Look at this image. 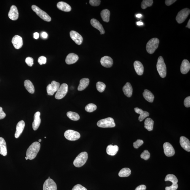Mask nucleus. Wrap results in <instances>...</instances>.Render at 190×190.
<instances>
[{
  "instance_id": "obj_43",
  "label": "nucleus",
  "mask_w": 190,
  "mask_h": 190,
  "mask_svg": "<svg viewBox=\"0 0 190 190\" xmlns=\"http://www.w3.org/2000/svg\"><path fill=\"white\" fill-rule=\"evenodd\" d=\"M38 62L40 65L43 64H45L47 62V58L46 57L44 56H41L39 57L38 59Z\"/></svg>"
},
{
  "instance_id": "obj_46",
  "label": "nucleus",
  "mask_w": 190,
  "mask_h": 190,
  "mask_svg": "<svg viewBox=\"0 0 190 190\" xmlns=\"http://www.w3.org/2000/svg\"><path fill=\"white\" fill-rule=\"evenodd\" d=\"M178 187L177 183H172V186L170 187H167L166 188V190H176Z\"/></svg>"
},
{
  "instance_id": "obj_45",
  "label": "nucleus",
  "mask_w": 190,
  "mask_h": 190,
  "mask_svg": "<svg viewBox=\"0 0 190 190\" xmlns=\"http://www.w3.org/2000/svg\"><path fill=\"white\" fill-rule=\"evenodd\" d=\"M72 190H87V189L86 188L83 187L81 185L77 184L74 186Z\"/></svg>"
},
{
  "instance_id": "obj_11",
  "label": "nucleus",
  "mask_w": 190,
  "mask_h": 190,
  "mask_svg": "<svg viewBox=\"0 0 190 190\" xmlns=\"http://www.w3.org/2000/svg\"><path fill=\"white\" fill-rule=\"evenodd\" d=\"M163 149L165 155L167 157H172L175 154V151L173 147L168 142H166L163 144Z\"/></svg>"
},
{
  "instance_id": "obj_47",
  "label": "nucleus",
  "mask_w": 190,
  "mask_h": 190,
  "mask_svg": "<svg viewBox=\"0 0 190 190\" xmlns=\"http://www.w3.org/2000/svg\"><path fill=\"white\" fill-rule=\"evenodd\" d=\"M184 105L186 107H189L190 106V96L186 98L184 102Z\"/></svg>"
},
{
  "instance_id": "obj_25",
  "label": "nucleus",
  "mask_w": 190,
  "mask_h": 190,
  "mask_svg": "<svg viewBox=\"0 0 190 190\" xmlns=\"http://www.w3.org/2000/svg\"><path fill=\"white\" fill-rule=\"evenodd\" d=\"M57 7L60 10L64 12H69L71 10V7L68 4L64 1H60L57 4Z\"/></svg>"
},
{
  "instance_id": "obj_16",
  "label": "nucleus",
  "mask_w": 190,
  "mask_h": 190,
  "mask_svg": "<svg viewBox=\"0 0 190 190\" xmlns=\"http://www.w3.org/2000/svg\"><path fill=\"white\" fill-rule=\"evenodd\" d=\"M100 63L104 67L110 68L113 65V61L111 57L104 56L101 59Z\"/></svg>"
},
{
  "instance_id": "obj_34",
  "label": "nucleus",
  "mask_w": 190,
  "mask_h": 190,
  "mask_svg": "<svg viewBox=\"0 0 190 190\" xmlns=\"http://www.w3.org/2000/svg\"><path fill=\"white\" fill-rule=\"evenodd\" d=\"M131 170L129 168H124L120 171L118 175L121 177H127L130 175Z\"/></svg>"
},
{
  "instance_id": "obj_31",
  "label": "nucleus",
  "mask_w": 190,
  "mask_h": 190,
  "mask_svg": "<svg viewBox=\"0 0 190 190\" xmlns=\"http://www.w3.org/2000/svg\"><path fill=\"white\" fill-rule=\"evenodd\" d=\"M143 96L144 98L148 102H153L154 99V96L151 91L147 90L144 91L143 93Z\"/></svg>"
},
{
  "instance_id": "obj_8",
  "label": "nucleus",
  "mask_w": 190,
  "mask_h": 190,
  "mask_svg": "<svg viewBox=\"0 0 190 190\" xmlns=\"http://www.w3.org/2000/svg\"><path fill=\"white\" fill-rule=\"evenodd\" d=\"M68 91V86L66 83H63L59 87L55 95L57 99H62L66 96Z\"/></svg>"
},
{
  "instance_id": "obj_14",
  "label": "nucleus",
  "mask_w": 190,
  "mask_h": 190,
  "mask_svg": "<svg viewBox=\"0 0 190 190\" xmlns=\"http://www.w3.org/2000/svg\"><path fill=\"white\" fill-rule=\"evenodd\" d=\"M12 43L15 49H19L23 45L22 38L20 36L16 35L13 37Z\"/></svg>"
},
{
  "instance_id": "obj_28",
  "label": "nucleus",
  "mask_w": 190,
  "mask_h": 190,
  "mask_svg": "<svg viewBox=\"0 0 190 190\" xmlns=\"http://www.w3.org/2000/svg\"><path fill=\"white\" fill-rule=\"evenodd\" d=\"M119 148L117 145H110L106 148V152L108 155L114 156L116 154Z\"/></svg>"
},
{
  "instance_id": "obj_54",
  "label": "nucleus",
  "mask_w": 190,
  "mask_h": 190,
  "mask_svg": "<svg viewBox=\"0 0 190 190\" xmlns=\"http://www.w3.org/2000/svg\"><path fill=\"white\" fill-rule=\"evenodd\" d=\"M136 24L138 26H141L143 24V23H142L141 22H137Z\"/></svg>"
},
{
  "instance_id": "obj_49",
  "label": "nucleus",
  "mask_w": 190,
  "mask_h": 190,
  "mask_svg": "<svg viewBox=\"0 0 190 190\" xmlns=\"http://www.w3.org/2000/svg\"><path fill=\"white\" fill-rule=\"evenodd\" d=\"M176 1V0H166L165 1V3L167 5L170 6L173 4Z\"/></svg>"
},
{
  "instance_id": "obj_55",
  "label": "nucleus",
  "mask_w": 190,
  "mask_h": 190,
  "mask_svg": "<svg viewBox=\"0 0 190 190\" xmlns=\"http://www.w3.org/2000/svg\"><path fill=\"white\" fill-rule=\"evenodd\" d=\"M142 16V15L141 14H138L137 15H136V17L137 18H141Z\"/></svg>"
},
{
  "instance_id": "obj_19",
  "label": "nucleus",
  "mask_w": 190,
  "mask_h": 190,
  "mask_svg": "<svg viewBox=\"0 0 190 190\" xmlns=\"http://www.w3.org/2000/svg\"><path fill=\"white\" fill-rule=\"evenodd\" d=\"M91 24L93 27L96 28L99 30L100 34H104L105 33V31L102 24L100 23L99 21L96 19L93 18L91 20Z\"/></svg>"
},
{
  "instance_id": "obj_30",
  "label": "nucleus",
  "mask_w": 190,
  "mask_h": 190,
  "mask_svg": "<svg viewBox=\"0 0 190 190\" xmlns=\"http://www.w3.org/2000/svg\"><path fill=\"white\" fill-rule=\"evenodd\" d=\"M24 86L26 90L30 94H33L35 92V88L33 83L29 80H26L24 82Z\"/></svg>"
},
{
  "instance_id": "obj_7",
  "label": "nucleus",
  "mask_w": 190,
  "mask_h": 190,
  "mask_svg": "<svg viewBox=\"0 0 190 190\" xmlns=\"http://www.w3.org/2000/svg\"><path fill=\"white\" fill-rule=\"evenodd\" d=\"M190 10L188 8L182 10L178 13L176 17V20L178 23L181 24L183 22L190 14Z\"/></svg>"
},
{
  "instance_id": "obj_22",
  "label": "nucleus",
  "mask_w": 190,
  "mask_h": 190,
  "mask_svg": "<svg viewBox=\"0 0 190 190\" xmlns=\"http://www.w3.org/2000/svg\"><path fill=\"white\" fill-rule=\"evenodd\" d=\"M190 69V64L189 61L184 60L182 62L180 70L181 73L185 75L188 73Z\"/></svg>"
},
{
  "instance_id": "obj_23",
  "label": "nucleus",
  "mask_w": 190,
  "mask_h": 190,
  "mask_svg": "<svg viewBox=\"0 0 190 190\" xmlns=\"http://www.w3.org/2000/svg\"><path fill=\"white\" fill-rule=\"evenodd\" d=\"M134 65L135 70L138 75H143L144 68L141 62L136 61L134 62Z\"/></svg>"
},
{
  "instance_id": "obj_15",
  "label": "nucleus",
  "mask_w": 190,
  "mask_h": 190,
  "mask_svg": "<svg viewBox=\"0 0 190 190\" xmlns=\"http://www.w3.org/2000/svg\"><path fill=\"white\" fill-rule=\"evenodd\" d=\"M8 16L11 20H16L18 18V8L15 5H12L8 13Z\"/></svg>"
},
{
  "instance_id": "obj_32",
  "label": "nucleus",
  "mask_w": 190,
  "mask_h": 190,
  "mask_svg": "<svg viewBox=\"0 0 190 190\" xmlns=\"http://www.w3.org/2000/svg\"><path fill=\"white\" fill-rule=\"evenodd\" d=\"M100 15L102 20L104 22H109L110 12L109 10H103L101 12Z\"/></svg>"
},
{
  "instance_id": "obj_17",
  "label": "nucleus",
  "mask_w": 190,
  "mask_h": 190,
  "mask_svg": "<svg viewBox=\"0 0 190 190\" xmlns=\"http://www.w3.org/2000/svg\"><path fill=\"white\" fill-rule=\"evenodd\" d=\"M41 113L39 112H37L34 115V121L32 124V127L34 130L36 131L39 128L41 123V119L40 116Z\"/></svg>"
},
{
  "instance_id": "obj_12",
  "label": "nucleus",
  "mask_w": 190,
  "mask_h": 190,
  "mask_svg": "<svg viewBox=\"0 0 190 190\" xmlns=\"http://www.w3.org/2000/svg\"><path fill=\"white\" fill-rule=\"evenodd\" d=\"M43 190H57L56 184L54 180L48 178L44 183Z\"/></svg>"
},
{
  "instance_id": "obj_40",
  "label": "nucleus",
  "mask_w": 190,
  "mask_h": 190,
  "mask_svg": "<svg viewBox=\"0 0 190 190\" xmlns=\"http://www.w3.org/2000/svg\"><path fill=\"white\" fill-rule=\"evenodd\" d=\"M140 157L144 160H147L150 158V153L147 150H145L140 155Z\"/></svg>"
},
{
  "instance_id": "obj_3",
  "label": "nucleus",
  "mask_w": 190,
  "mask_h": 190,
  "mask_svg": "<svg viewBox=\"0 0 190 190\" xmlns=\"http://www.w3.org/2000/svg\"><path fill=\"white\" fill-rule=\"evenodd\" d=\"M88 153L86 152H82L74 160L73 164L77 167L83 166L86 163L88 159Z\"/></svg>"
},
{
  "instance_id": "obj_9",
  "label": "nucleus",
  "mask_w": 190,
  "mask_h": 190,
  "mask_svg": "<svg viewBox=\"0 0 190 190\" xmlns=\"http://www.w3.org/2000/svg\"><path fill=\"white\" fill-rule=\"evenodd\" d=\"M64 136L66 139L71 141H75L80 137V134L79 132L71 130L66 131Z\"/></svg>"
},
{
  "instance_id": "obj_35",
  "label": "nucleus",
  "mask_w": 190,
  "mask_h": 190,
  "mask_svg": "<svg viewBox=\"0 0 190 190\" xmlns=\"http://www.w3.org/2000/svg\"><path fill=\"white\" fill-rule=\"evenodd\" d=\"M66 115L72 121H77L80 119V116L77 113L75 112L69 111L66 113Z\"/></svg>"
},
{
  "instance_id": "obj_1",
  "label": "nucleus",
  "mask_w": 190,
  "mask_h": 190,
  "mask_svg": "<svg viewBox=\"0 0 190 190\" xmlns=\"http://www.w3.org/2000/svg\"><path fill=\"white\" fill-rule=\"evenodd\" d=\"M40 148L41 145L39 142H34L30 146L26 151V157L30 160L35 159L39 153Z\"/></svg>"
},
{
  "instance_id": "obj_53",
  "label": "nucleus",
  "mask_w": 190,
  "mask_h": 190,
  "mask_svg": "<svg viewBox=\"0 0 190 190\" xmlns=\"http://www.w3.org/2000/svg\"><path fill=\"white\" fill-rule=\"evenodd\" d=\"M186 27H187L188 28H190V20L189 19V22H188L187 26H186Z\"/></svg>"
},
{
  "instance_id": "obj_20",
  "label": "nucleus",
  "mask_w": 190,
  "mask_h": 190,
  "mask_svg": "<svg viewBox=\"0 0 190 190\" xmlns=\"http://www.w3.org/2000/svg\"><path fill=\"white\" fill-rule=\"evenodd\" d=\"M25 122L23 121H21L18 123L16 128V131L15 132V137L18 138L22 134L25 127Z\"/></svg>"
},
{
  "instance_id": "obj_38",
  "label": "nucleus",
  "mask_w": 190,
  "mask_h": 190,
  "mask_svg": "<svg viewBox=\"0 0 190 190\" xmlns=\"http://www.w3.org/2000/svg\"><path fill=\"white\" fill-rule=\"evenodd\" d=\"M106 86L105 84L102 82H98L96 84L97 90L99 92L102 93L103 92L106 88Z\"/></svg>"
},
{
  "instance_id": "obj_41",
  "label": "nucleus",
  "mask_w": 190,
  "mask_h": 190,
  "mask_svg": "<svg viewBox=\"0 0 190 190\" xmlns=\"http://www.w3.org/2000/svg\"><path fill=\"white\" fill-rule=\"evenodd\" d=\"M144 143L143 140H138L135 142H134L133 145L134 148L138 149L140 146H141Z\"/></svg>"
},
{
  "instance_id": "obj_50",
  "label": "nucleus",
  "mask_w": 190,
  "mask_h": 190,
  "mask_svg": "<svg viewBox=\"0 0 190 190\" xmlns=\"http://www.w3.org/2000/svg\"><path fill=\"white\" fill-rule=\"evenodd\" d=\"M147 187L144 185H140L136 188L135 190H145Z\"/></svg>"
},
{
  "instance_id": "obj_44",
  "label": "nucleus",
  "mask_w": 190,
  "mask_h": 190,
  "mask_svg": "<svg viewBox=\"0 0 190 190\" xmlns=\"http://www.w3.org/2000/svg\"><path fill=\"white\" fill-rule=\"evenodd\" d=\"M89 2L91 5L94 7L99 5L101 3L100 0H90Z\"/></svg>"
},
{
  "instance_id": "obj_13",
  "label": "nucleus",
  "mask_w": 190,
  "mask_h": 190,
  "mask_svg": "<svg viewBox=\"0 0 190 190\" xmlns=\"http://www.w3.org/2000/svg\"><path fill=\"white\" fill-rule=\"evenodd\" d=\"M70 36L72 39L78 45H80L83 41V37L78 33L75 31H71Z\"/></svg>"
},
{
  "instance_id": "obj_37",
  "label": "nucleus",
  "mask_w": 190,
  "mask_h": 190,
  "mask_svg": "<svg viewBox=\"0 0 190 190\" xmlns=\"http://www.w3.org/2000/svg\"><path fill=\"white\" fill-rule=\"evenodd\" d=\"M153 0H143L141 3V7L142 9H145L148 7H150L153 5Z\"/></svg>"
},
{
  "instance_id": "obj_2",
  "label": "nucleus",
  "mask_w": 190,
  "mask_h": 190,
  "mask_svg": "<svg viewBox=\"0 0 190 190\" xmlns=\"http://www.w3.org/2000/svg\"><path fill=\"white\" fill-rule=\"evenodd\" d=\"M157 71L160 77L164 78L167 75V68L164 59L162 56H159L158 59L157 64Z\"/></svg>"
},
{
  "instance_id": "obj_48",
  "label": "nucleus",
  "mask_w": 190,
  "mask_h": 190,
  "mask_svg": "<svg viewBox=\"0 0 190 190\" xmlns=\"http://www.w3.org/2000/svg\"><path fill=\"white\" fill-rule=\"evenodd\" d=\"M6 117V114L3 111L2 108L0 107V120L5 118Z\"/></svg>"
},
{
  "instance_id": "obj_57",
  "label": "nucleus",
  "mask_w": 190,
  "mask_h": 190,
  "mask_svg": "<svg viewBox=\"0 0 190 190\" xmlns=\"http://www.w3.org/2000/svg\"><path fill=\"white\" fill-rule=\"evenodd\" d=\"M25 159H26V160H28V158L27 157H25Z\"/></svg>"
},
{
  "instance_id": "obj_39",
  "label": "nucleus",
  "mask_w": 190,
  "mask_h": 190,
  "mask_svg": "<svg viewBox=\"0 0 190 190\" xmlns=\"http://www.w3.org/2000/svg\"><path fill=\"white\" fill-rule=\"evenodd\" d=\"M97 107L96 104H89L86 106V111L88 113H92L96 109Z\"/></svg>"
},
{
  "instance_id": "obj_42",
  "label": "nucleus",
  "mask_w": 190,
  "mask_h": 190,
  "mask_svg": "<svg viewBox=\"0 0 190 190\" xmlns=\"http://www.w3.org/2000/svg\"><path fill=\"white\" fill-rule=\"evenodd\" d=\"M26 64L28 66H31L34 64V59L31 57H28L26 58L25 60Z\"/></svg>"
},
{
  "instance_id": "obj_21",
  "label": "nucleus",
  "mask_w": 190,
  "mask_h": 190,
  "mask_svg": "<svg viewBox=\"0 0 190 190\" xmlns=\"http://www.w3.org/2000/svg\"><path fill=\"white\" fill-rule=\"evenodd\" d=\"M79 60V57L75 53H70L66 57V63L68 64H71L75 63Z\"/></svg>"
},
{
  "instance_id": "obj_18",
  "label": "nucleus",
  "mask_w": 190,
  "mask_h": 190,
  "mask_svg": "<svg viewBox=\"0 0 190 190\" xmlns=\"http://www.w3.org/2000/svg\"><path fill=\"white\" fill-rule=\"evenodd\" d=\"M180 145L184 150L188 152L190 151V142L189 140L184 136L180 138Z\"/></svg>"
},
{
  "instance_id": "obj_26",
  "label": "nucleus",
  "mask_w": 190,
  "mask_h": 190,
  "mask_svg": "<svg viewBox=\"0 0 190 190\" xmlns=\"http://www.w3.org/2000/svg\"><path fill=\"white\" fill-rule=\"evenodd\" d=\"M134 110L135 113L140 115L138 118L139 120L140 121H142L146 117L149 116V113L148 112L144 111L141 109H140L138 107L135 108Z\"/></svg>"
},
{
  "instance_id": "obj_36",
  "label": "nucleus",
  "mask_w": 190,
  "mask_h": 190,
  "mask_svg": "<svg viewBox=\"0 0 190 190\" xmlns=\"http://www.w3.org/2000/svg\"><path fill=\"white\" fill-rule=\"evenodd\" d=\"M165 181H170L172 183H177L178 180L176 176L173 174H168L165 178Z\"/></svg>"
},
{
  "instance_id": "obj_33",
  "label": "nucleus",
  "mask_w": 190,
  "mask_h": 190,
  "mask_svg": "<svg viewBox=\"0 0 190 190\" xmlns=\"http://www.w3.org/2000/svg\"><path fill=\"white\" fill-rule=\"evenodd\" d=\"M154 124V121L149 118H147L144 122V128L149 131L153 130Z\"/></svg>"
},
{
  "instance_id": "obj_24",
  "label": "nucleus",
  "mask_w": 190,
  "mask_h": 190,
  "mask_svg": "<svg viewBox=\"0 0 190 190\" xmlns=\"http://www.w3.org/2000/svg\"><path fill=\"white\" fill-rule=\"evenodd\" d=\"M123 90L124 94L129 98L132 96V94L133 89L132 85L129 83H127L123 87Z\"/></svg>"
},
{
  "instance_id": "obj_6",
  "label": "nucleus",
  "mask_w": 190,
  "mask_h": 190,
  "mask_svg": "<svg viewBox=\"0 0 190 190\" xmlns=\"http://www.w3.org/2000/svg\"><path fill=\"white\" fill-rule=\"evenodd\" d=\"M31 8L35 12L38 16L45 21L49 22L51 21V18L49 15L44 11L35 5L32 6Z\"/></svg>"
},
{
  "instance_id": "obj_27",
  "label": "nucleus",
  "mask_w": 190,
  "mask_h": 190,
  "mask_svg": "<svg viewBox=\"0 0 190 190\" xmlns=\"http://www.w3.org/2000/svg\"><path fill=\"white\" fill-rule=\"evenodd\" d=\"M0 154L4 156L7 155L6 142L2 137H0Z\"/></svg>"
},
{
  "instance_id": "obj_5",
  "label": "nucleus",
  "mask_w": 190,
  "mask_h": 190,
  "mask_svg": "<svg viewBox=\"0 0 190 190\" xmlns=\"http://www.w3.org/2000/svg\"><path fill=\"white\" fill-rule=\"evenodd\" d=\"M97 125L102 128H111L115 126L113 119L111 117L100 120L97 123Z\"/></svg>"
},
{
  "instance_id": "obj_51",
  "label": "nucleus",
  "mask_w": 190,
  "mask_h": 190,
  "mask_svg": "<svg viewBox=\"0 0 190 190\" xmlns=\"http://www.w3.org/2000/svg\"><path fill=\"white\" fill-rule=\"evenodd\" d=\"M41 36L42 37L44 38V39H46L48 37V34L45 32H42L41 33Z\"/></svg>"
},
{
  "instance_id": "obj_52",
  "label": "nucleus",
  "mask_w": 190,
  "mask_h": 190,
  "mask_svg": "<svg viewBox=\"0 0 190 190\" xmlns=\"http://www.w3.org/2000/svg\"><path fill=\"white\" fill-rule=\"evenodd\" d=\"M34 37L35 39H37L39 38V34L38 33H35L34 34Z\"/></svg>"
},
{
  "instance_id": "obj_29",
  "label": "nucleus",
  "mask_w": 190,
  "mask_h": 190,
  "mask_svg": "<svg viewBox=\"0 0 190 190\" xmlns=\"http://www.w3.org/2000/svg\"><path fill=\"white\" fill-rule=\"evenodd\" d=\"M90 83V80L88 78H83L81 79L80 81V84L78 87L77 90L79 91L84 90L88 86Z\"/></svg>"
},
{
  "instance_id": "obj_4",
  "label": "nucleus",
  "mask_w": 190,
  "mask_h": 190,
  "mask_svg": "<svg viewBox=\"0 0 190 190\" xmlns=\"http://www.w3.org/2000/svg\"><path fill=\"white\" fill-rule=\"evenodd\" d=\"M159 40L156 38H153L148 42L146 45V50L148 53L153 54L158 48Z\"/></svg>"
},
{
  "instance_id": "obj_56",
  "label": "nucleus",
  "mask_w": 190,
  "mask_h": 190,
  "mask_svg": "<svg viewBox=\"0 0 190 190\" xmlns=\"http://www.w3.org/2000/svg\"><path fill=\"white\" fill-rule=\"evenodd\" d=\"M39 142H41V139H39Z\"/></svg>"
},
{
  "instance_id": "obj_10",
  "label": "nucleus",
  "mask_w": 190,
  "mask_h": 190,
  "mask_svg": "<svg viewBox=\"0 0 190 190\" xmlns=\"http://www.w3.org/2000/svg\"><path fill=\"white\" fill-rule=\"evenodd\" d=\"M60 86L59 83L53 81L51 84H49L47 87L48 94L49 96H53L58 90Z\"/></svg>"
}]
</instances>
